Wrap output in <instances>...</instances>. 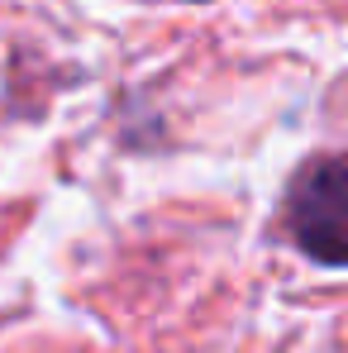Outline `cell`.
<instances>
[{"label":"cell","instance_id":"cell-1","mask_svg":"<svg viewBox=\"0 0 348 353\" xmlns=\"http://www.w3.org/2000/svg\"><path fill=\"white\" fill-rule=\"evenodd\" d=\"M287 225L315 263H348V153H320L291 176Z\"/></svg>","mask_w":348,"mask_h":353}]
</instances>
